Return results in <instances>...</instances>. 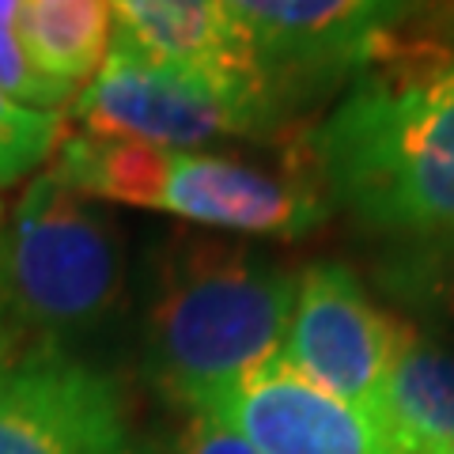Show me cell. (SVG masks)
<instances>
[{
  "label": "cell",
  "mask_w": 454,
  "mask_h": 454,
  "mask_svg": "<svg viewBox=\"0 0 454 454\" xmlns=\"http://www.w3.org/2000/svg\"><path fill=\"white\" fill-rule=\"evenodd\" d=\"M310 133L330 197L379 231L454 243V50L435 35L379 42Z\"/></svg>",
  "instance_id": "1"
},
{
  "label": "cell",
  "mask_w": 454,
  "mask_h": 454,
  "mask_svg": "<svg viewBox=\"0 0 454 454\" xmlns=\"http://www.w3.org/2000/svg\"><path fill=\"white\" fill-rule=\"evenodd\" d=\"M295 273L243 243L170 235L155 258L145 315V372L190 413H205L288 333Z\"/></svg>",
  "instance_id": "2"
},
{
  "label": "cell",
  "mask_w": 454,
  "mask_h": 454,
  "mask_svg": "<svg viewBox=\"0 0 454 454\" xmlns=\"http://www.w3.org/2000/svg\"><path fill=\"white\" fill-rule=\"evenodd\" d=\"M50 175L80 197L167 212L239 235H307L330 216V193L307 167L273 175L231 155L155 148L140 140L61 137Z\"/></svg>",
  "instance_id": "3"
},
{
  "label": "cell",
  "mask_w": 454,
  "mask_h": 454,
  "mask_svg": "<svg viewBox=\"0 0 454 454\" xmlns=\"http://www.w3.org/2000/svg\"><path fill=\"white\" fill-rule=\"evenodd\" d=\"M121 288L114 223L50 170L38 175L0 223V310L8 322L57 345L106 322Z\"/></svg>",
  "instance_id": "4"
},
{
  "label": "cell",
  "mask_w": 454,
  "mask_h": 454,
  "mask_svg": "<svg viewBox=\"0 0 454 454\" xmlns=\"http://www.w3.org/2000/svg\"><path fill=\"white\" fill-rule=\"evenodd\" d=\"M83 133L106 140H140L155 148L190 152L216 137L269 133L280 106L220 91L212 83L152 65L110 42L106 61L73 98Z\"/></svg>",
  "instance_id": "5"
},
{
  "label": "cell",
  "mask_w": 454,
  "mask_h": 454,
  "mask_svg": "<svg viewBox=\"0 0 454 454\" xmlns=\"http://www.w3.org/2000/svg\"><path fill=\"white\" fill-rule=\"evenodd\" d=\"M405 322L372 303L348 265H310L295 277V303L280 356L325 394L375 420Z\"/></svg>",
  "instance_id": "6"
},
{
  "label": "cell",
  "mask_w": 454,
  "mask_h": 454,
  "mask_svg": "<svg viewBox=\"0 0 454 454\" xmlns=\"http://www.w3.org/2000/svg\"><path fill=\"white\" fill-rule=\"evenodd\" d=\"M121 390L57 345L0 372V454H125Z\"/></svg>",
  "instance_id": "7"
},
{
  "label": "cell",
  "mask_w": 454,
  "mask_h": 454,
  "mask_svg": "<svg viewBox=\"0 0 454 454\" xmlns=\"http://www.w3.org/2000/svg\"><path fill=\"white\" fill-rule=\"evenodd\" d=\"M258 454H390L379 424L303 379L277 352L205 409Z\"/></svg>",
  "instance_id": "8"
},
{
  "label": "cell",
  "mask_w": 454,
  "mask_h": 454,
  "mask_svg": "<svg viewBox=\"0 0 454 454\" xmlns=\"http://www.w3.org/2000/svg\"><path fill=\"white\" fill-rule=\"evenodd\" d=\"M223 8L280 91L284 80L360 68L405 16L409 0H223Z\"/></svg>",
  "instance_id": "9"
},
{
  "label": "cell",
  "mask_w": 454,
  "mask_h": 454,
  "mask_svg": "<svg viewBox=\"0 0 454 454\" xmlns=\"http://www.w3.org/2000/svg\"><path fill=\"white\" fill-rule=\"evenodd\" d=\"M118 46L152 65L175 68L220 91L280 106L258 50L231 20L223 0H106Z\"/></svg>",
  "instance_id": "10"
},
{
  "label": "cell",
  "mask_w": 454,
  "mask_h": 454,
  "mask_svg": "<svg viewBox=\"0 0 454 454\" xmlns=\"http://www.w3.org/2000/svg\"><path fill=\"white\" fill-rule=\"evenodd\" d=\"M375 424L390 454H447L454 443V348L405 322Z\"/></svg>",
  "instance_id": "11"
},
{
  "label": "cell",
  "mask_w": 454,
  "mask_h": 454,
  "mask_svg": "<svg viewBox=\"0 0 454 454\" xmlns=\"http://www.w3.org/2000/svg\"><path fill=\"white\" fill-rule=\"evenodd\" d=\"M16 27L35 73L73 98L106 61L114 38L106 0H20Z\"/></svg>",
  "instance_id": "12"
},
{
  "label": "cell",
  "mask_w": 454,
  "mask_h": 454,
  "mask_svg": "<svg viewBox=\"0 0 454 454\" xmlns=\"http://www.w3.org/2000/svg\"><path fill=\"white\" fill-rule=\"evenodd\" d=\"M65 118L57 110H35L0 91V190L31 175L61 145Z\"/></svg>",
  "instance_id": "13"
},
{
  "label": "cell",
  "mask_w": 454,
  "mask_h": 454,
  "mask_svg": "<svg viewBox=\"0 0 454 454\" xmlns=\"http://www.w3.org/2000/svg\"><path fill=\"white\" fill-rule=\"evenodd\" d=\"M16 20H20V0H0V91L23 106L61 114L65 103H73V95H65L61 88H53V83H46L35 73V65L27 61L20 46Z\"/></svg>",
  "instance_id": "14"
},
{
  "label": "cell",
  "mask_w": 454,
  "mask_h": 454,
  "mask_svg": "<svg viewBox=\"0 0 454 454\" xmlns=\"http://www.w3.org/2000/svg\"><path fill=\"white\" fill-rule=\"evenodd\" d=\"M175 454H258L243 435H235L223 420L190 413V424L178 432Z\"/></svg>",
  "instance_id": "15"
},
{
  "label": "cell",
  "mask_w": 454,
  "mask_h": 454,
  "mask_svg": "<svg viewBox=\"0 0 454 454\" xmlns=\"http://www.w3.org/2000/svg\"><path fill=\"white\" fill-rule=\"evenodd\" d=\"M432 280H428V292L435 295L439 310L450 318L454 325V243H432Z\"/></svg>",
  "instance_id": "16"
},
{
  "label": "cell",
  "mask_w": 454,
  "mask_h": 454,
  "mask_svg": "<svg viewBox=\"0 0 454 454\" xmlns=\"http://www.w3.org/2000/svg\"><path fill=\"white\" fill-rule=\"evenodd\" d=\"M20 340H23V333L16 330V325L8 322V315L0 310V372L16 360V348H20Z\"/></svg>",
  "instance_id": "17"
},
{
  "label": "cell",
  "mask_w": 454,
  "mask_h": 454,
  "mask_svg": "<svg viewBox=\"0 0 454 454\" xmlns=\"http://www.w3.org/2000/svg\"><path fill=\"white\" fill-rule=\"evenodd\" d=\"M447 454H454V443H450V450H447Z\"/></svg>",
  "instance_id": "18"
},
{
  "label": "cell",
  "mask_w": 454,
  "mask_h": 454,
  "mask_svg": "<svg viewBox=\"0 0 454 454\" xmlns=\"http://www.w3.org/2000/svg\"><path fill=\"white\" fill-rule=\"evenodd\" d=\"M450 50H454V42H450Z\"/></svg>",
  "instance_id": "19"
}]
</instances>
